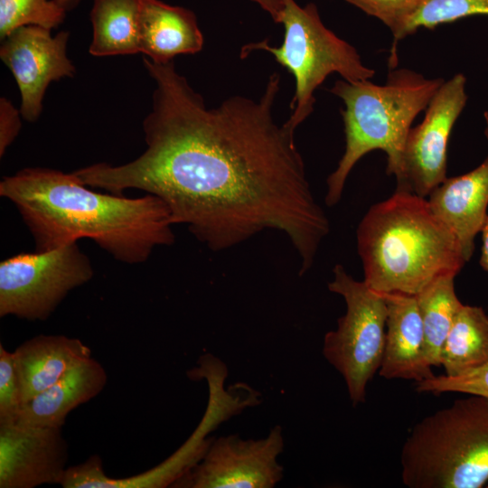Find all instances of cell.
I'll list each match as a JSON object with an SVG mask.
<instances>
[{
    "instance_id": "1",
    "label": "cell",
    "mask_w": 488,
    "mask_h": 488,
    "mask_svg": "<svg viewBox=\"0 0 488 488\" xmlns=\"http://www.w3.org/2000/svg\"><path fill=\"white\" fill-rule=\"evenodd\" d=\"M144 65L155 81L143 120L145 150L135 160L74 171L84 184L123 195L137 189L160 198L174 224L212 251L275 230L313 266L329 220L315 201L295 131L275 119L281 75L273 72L258 99L241 95L209 108L174 61Z\"/></svg>"
},
{
    "instance_id": "2",
    "label": "cell",
    "mask_w": 488,
    "mask_h": 488,
    "mask_svg": "<svg viewBox=\"0 0 488 488\" xmlns=\"http://www.w3.org/2000/svg\"><path fill=\"white\" fill-rule=\"evenodd\" d=\"M89 188L73 173L25 168L3 178L0 195L15 205L36 251L88 238L115 259L138 264L156 247L174 242L171 214L160 198H127Z\"/></svg>"
},
{
    "instance_id": "3",
    "label": "cell",
    "mask_w": 488,
    "mask_h": 488,
    "mask_svg": "<svg viewBox=\"0 0 488 488\" xmlns=\"http://www.w3.org/2000/svg\"><path fill=\"white\" fill-rule=\"evenodd\" d=\"M357 247L364 283L382 294L417 296L439 277L456 276L466 263L427 200L406 191L369 209L357 229Z\"/></svg>"
},
{
    "instance_id": "4",
    "label": "cell",
    "mask_w": 488,
    "mask_h": 488,
    "mask_svg": "<svg viewBox=\"0 0 488 488\" xmlns=\"http://www.w3.org/2000/svg\"><path fill=\"white\" fill-rule=\"evenodd\" d=\"M442 79H427L409 69H390L382 85L369 80H338L329 89L340 98L345 149L337 167L327 178L325 203L341 200L348 175L356 163L373 150L387 155V174L400 176L407 136L416 117L425 110Z\"/></svg>"
},
{
    "instance_id": "5",
    "label": "cell",
    "mask_w": 488,
    "mask_h": 488,
    "mask_svg": "<svg viewBox=\"0 0 488 488\" xmlns=\"http://www.w3.org/2000/svg\"><path fill=\"white\" fill-rule=\"evenodd\" d=\"M418 422L400 454L409 488H480L488 483V397L467 394Z\"/></svg>"
},
{
    "instance_id": "6",
    "label": "cell",
    "mask_w": 488,
    "mask_h": 488,
    "mask_svg": "<svg viewBox=\"0 0 488 488\" xmlns=\"http://www.w3.org/2000/svg\"><path fill=\"white\" fill-rule=\"evenodd\" d=\"M280 23L284 25L281 45L271 46L267 40L244 45L240 57L266 51L286 68L295 78V93L290 102L292 113L285 124L292 130L313 112L315 89L332 73L350 82L370 80L374 70L365 66L357 50L339 38L322 22L314 3L300 6L295 0H284Z\"/></svg>"
},
{
    "instance_id": "7",
    "label": "cell",
    "mask_w": 488,
    "mask_h": 488,
    "mask_svg": "<svg viewBox=\"0 0 488 488\" xmlns=\"http://www.w3.org/2000/svg\"><path fill=\"white\" fill-rule=\"evenodd\" d=\"M328 289L345 301L346 312L324 338L323 354L343 376L353 405L365 400L370 380L382 360L387 304L382 293L357 281L335 265Z\"/></svg>"
},
{
    "instance_id": "8",
    "label": "cell",
    "mask_w": 488,
    "mask_h": 488,
    "mask_svg": "<svg viewBox=\"0 0 488 488\" xmlns=\"http://www.w3.org/2000/svg\"><path fill=\"white\" fill-rule=\"evenodd\" d=\"M93 275L90 260L77 242L10 257L0 263V316L44 321Z\"/></svg>"
},
{
    "instance_id": "9",
    "label": "cell",
    "mask_w": 488,
    "mask_h": 488,
    "mask_svg": "<svg viewBox=\"0 0 488 488\" xmlns=\"http://www.w3.org/2000/svg\"><path fill=\"white\" fill-rule=\"evenodd\" d=\"M465 85L462 73L444 81L425 109L422 122L409 129L397 191L426 198L446 180L448 141L467 101Z\"/></svg>"
},
{
    "instance_id": "10",
    "label": "cell",
    "mask_w": 488,
    "mask_h": 488,
    "mask_svg": "<svg viewBox=\"0 0 488 488\" xmlns=\"http://www.w3.org/2000/svg\"><path fill=\"white\" fill-rule=\"evenodd\" d=\"M284 448L279 426L261 439L238 435L211 440L202 459L173 486L185 488H272L283 477L277 458Z\"/></svg>"
},
{
    "instance_id": "11",
    "label": "cell",
    "mask_w": 488,
    "mask_h": 488,
    "mask_svg": "<svg viewBox=\"0 0 488 488\" xmlns=\"http://www.w3.org/2000/svg\"><path fill=\"white\" fill-rule=\"evenodd\" d=\"M51 31L37 25L22 26L5 37L0 47V58L21 94L22 117L29 122L40 117L50 83L75 73L66 52L70 33L61 31L52 36Z\"/></svg>"
},
{
    "instance_id": "12",
    "label": "cell",
    "mask_w": 488,
    "mask_h": 488,
    "mask_svg": "<svg viewBox=\"0 0 488 488\" xmlns=\"http://www.w3.org/2000/svg\"><path fill=\"white\" fill-rule=\"evenodd\" d=\"M68 458L61 427L0 425V488L61 484Z\"/></svg>"
},
{
    "instance_id": "13",
    "label": "cell",
    "mask_w": 488,
    "mask_h": 488,
    "mask_svg": "<svg viewBox=\"0 0 488 488\" xmlns=\"http://www.w3.org/2000/svg\"><path fill=\"white\" fill-rule=\"evenodd\" d=\"M427 202L456 238L466 262L470 260L474 239L488 216V157L465 174L446 178L429 193Z\"/></svg>"
},
{
    "instance_id": "14",
    "label": "cell",
    "mask_w": 488,
    "mask_h": 488,
    "mask_svg": "<svg viewBox=\"0 0 488 488\" xmlns=\"http://www.w3.org/2000/svg\"><path fill=\"white\" fill-rule=\"evenodd\" d=\"M387 304L385 344L379 373L417 382L435 376L425 355L424 331L415 296L383 294Z\"/></svg>"
},
{
    "instance_id": "15",
    "label": "cell",
    "mask_w": 488,
    "mask_h": 488,
    "mask_svg": "<svg viewBox=\"0 0 488 488\" xmlns=\"http://www.w3.org/2000/svg\"><path fill=\"white\" fill-rule=\"evenodd\" d=\"M22 406L57 382L91 350L78 338L40 334L24 341L12 352Z\"/></svg>"
},
{
    "instance_id": "16",
    "label": "cell",
    "mask_w": 488,
    "mask_h": 488,
    "mask_svg": "<svg viewBox=\"0 0 488 488\" xmlns=\"http://www.w3.org/2000/svg\"><path fill=\"white\" fill-rule=\"evenodd\" d=\"M107 381V371L102 364L92 357L88 358L23 405L15 423L62 427L67 416L80 405L98 396Z\"/></svg>"
},
{
    "instance_id": "17",
    "label": "cell",
    "mask_w": 488,
    "mask_h": 488,
    "mask_svg": "<svg viewBox=\"0 0 488 488\" xmlns=\"http://www.w3.org/2000/svg\"><path fill=\"white\" fill-rule=\"evenodd\" d=\"M140 52L157 63L181 54H194L203 46L195 14L160 0H141Z\"/></svg>"
},
{
    "instance_id": "18",
    "label": "cell",
    "mask_w": 488,
    "mask_h": 488,
    "mask_svg": "<svg viewBox=\"0 0 488 488\" xmlns=\"http://www.w3.org/2000/svg\"><path fill=\"white\" fill-rule=\"evenodd\" d=\"M225 419L224 414L209 405L198 427L190 438L169 458L155 468L126 478L108 476L102 464L91 465L85 473L87 488H163L174 485L203 456L211 438L208 433Z\"/></svg>"
},
{
    "instance_id": "19",
    "label": "cell",
    "mask_w": 488,
    "mask_h": 488,
    "mask_svg": "<svg viewBox=\"0 0 488 488\" xmlns=\"http://www.w3.org/2000/svg\"><path fill=\"white\" fill-rule=\"evenodd\" d=\"M140 11L141 0H94L89 53L100 57L140 52Z\"/></svg>"
},
{
    "instance_id": "20",
    "label": "cell",
    "mask_w": 488,
    "mask_h": 488,
    "mask_svg": "<svg viewBox=\"0 0 488 488\" xmlns=\"http://www.w3.org/2000/svg\"><path fill=\"white\" fill-rule=\"evenodd\" d=\"M488 362V315L480 306L463 305L440 352L446 376H457Z\"/></svg>"
},
{
    "instance_id": "21",
    "label": "cell",
    "mask_w": 488,
    "mask_h": 488,
    "mask_svg": "<svg viewBox=\"0 0 488 488\" xmlns=\"http://www.w3.org/2000/svg\"><path fill=\"white\" fill-rule=\"evenodd\" d=\"M454 275L439 277L416 296L427 362L440 366V352L455 317L463 305L455 291Z\"/></svg>"
},
{
    "instance_id": "22",
    "label": "cell",
    "mask_w": 488,
    "mask_h": 488,
    "mask_svg": "<svg viewBox=\"0 0 488 488\" xmlns=\"http://www.w3.org/2000/svg\"><path fill=\"white\" fill-rule=\"evenodd\" d=\"M66 11L53 0H0V38L26 25L52 30L65 18Z\"/></svg>"
},
{
    "instance_id": "23",
    "label": "cell",
    "mask_w": 488,
    "mask_h": 488,
    "mask_svg": "<svg viewBox=\"0 0 488 488\" xmlns=\"http://www.w3.org/2000/svg\"><path fill=\"white\" fill-rule=\"evenodd\" d=\"M369 15L380 20L392 33L394 42L389 64H398L397 45L407 36L408 26L424 0H345Z\"/></svg>"
},
{
    "instance_id": "24",
    "label": "cell",
    "mask_w": 488,
    "mask_h": 488,
    "mask_svg": "<svg viewBox=\"0 0 488 488\" xmlns=\"http://www.w3.org/2000/svg\"><path fill=\"white\" fill-rule=\"evenodd\" d=\"M475 14L488 15V0H424L408 26L407 36L421 27L434 29Z\"/></svg>"
},
{
    "instance_id": "25",
    "label": "cell",
    "mask_w": 488,
    "mask_h": 488,
    "mask_svg": "<svg viewBox=\"0 0 488 488\" xmlns=\"http://www.w3.org/2000/svg\"><path fill=\"white\" fill-rule=\"evenodd\" d=\"M418 392H459L488 397V362L457 376H434L417 382Z\"/></svg>"
},
{
    "instance_id": "26",
    "label": "cell",
    "mask_w": 488,
    "mask_h": 488,
    "mask_svg": "<svg viewBox=\"0 0 488 488\" xmlns=\"http://www.w3.org/2000/svg\"><path fill=\"white\" fill-rule=\"evenodd\" d=\"M22 408L13 353L0 343V425L16 422Z\"/></svg>"
},
{
    "instance_id": "27",
    "label": "cell",
    "mask_w": 488,
    "mask_h": 488,
    "mask_svg": "<svg viewBox=\"0 0 488 488\" xmlns=\"http://www.w3.org/2000/svg\"><path fill=\"white\" fill-rule=\"evenodd\" d=\"M21 111L10 100L0 99V156H3L7 147L14 142L21 129Z\"/></svg>"
},
{
    "instance_id": "28",
    "label": "cell",
    "mask_w": 488,
    "mask_h": 488,
    "mask_svg": "<svg viewBox=\"0 0 488 488\" xmlns=\"http://www.w3.org/2000/svg\"><path fill=\"white\" fill-rule=\"evenodd\" d=\"M258 5L264 11H266L272 20L280 23L285 8L284 0H249Z\"/></svg>"
},
{
    "instance_id": "29",
    "label": "cell",
    "mask_w": 488,
    "mask_h": 488,
    "mask_svg": "<svg viewBox=\"0 0 488 488\" xmlns=\"http://www.w3.org/2000/svg\"><path fill=\"white\" fill-rule=\"evenodd\" d=\"M481 233H482V249H481L480 265L483 267V269L488 273V216Z\"/></svg>"
},
{
    "instance_id": "30",
    "label": "cell",
    "mask_w": 488,
    "mask_h": 488,
    "mask_svg": "<svg viewBox=\"0 0 488 488\" xmlns=\"http://www.w3.org/2000/svg\"><path fill=\"white\" fill-rule=\"evenodd\" d=\"M53 1L67 12L76 7L81 0H53Z\"/></svg>"
},
{
    "instance_id": "31",
    "label": "cell",
    "mask_w": 488,
    "mask_h": 488,
    "mask_svg": "<svg viewBox=\"0 0 488 488\" xmlns=\"http://www.w3.org/2000/svg\"><path fill=\"white\" fill-rule=\"evenodd\" d=\"M483 117L485 121L484 135L486 138L488 139V110L483 113Z\"/></svg>"
},
{
    "instance_id": "32",
    "label": "cell",
    "mask_w": 488,
    "mask_h": 488,
    "mask_svg": "<svg viewBox=\"0 0 488 488\" xmlns=\"http://www.w3.org/2000/svg\"><path fill=\"white\" fill-rule=\"evenodd\" d=\"M486 487H488V484L486 485Z\"/></svg>"
}]
</instances>
